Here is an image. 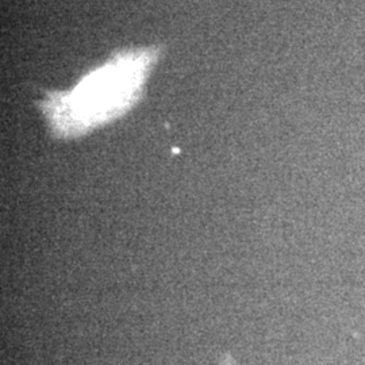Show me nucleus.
Listing matches in <instances>:
<instances>
[{"mask_svg": "<svg viewBox=\"0 0 365 365\" xmlns=\"http://www.w3.org/2000/svg\"><path fill=\"white\" fill-rule=\"evenodd\" d=\"M160 57L156 46L118 52L66 92H52L41 110L58 138L83 135L128 113L138 102Z\"/></svg>", "mask_w": 365, "mask_h": 365, "instance_id": "1", "label": "nucleus"}]
</instances>
